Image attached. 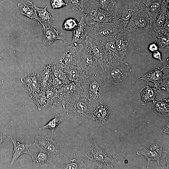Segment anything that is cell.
Returning <instances> with one entry per match:
<instances>
[{"label": "cell", "instance_id": "6da1fadb", "mask_svg": "<svg viewBox=\"0 0 169 169\" xmlns=\"http://www.w3.org/2000/svg\"><path fill=\"white\" fill-rule=\"evenodd\" d=\"M82 156L94 161L98 169H117L122 165L120 158L100 147L94 138L86 142Z\"/></svg>", "mask_w": 169, "mask_h": 169}, {"label": "cell", "instance_id": "7a4b0ae2", "mask_svg": "<svg viewBox=\"0 0 169 169\" xmlns=\"http://www.w3.org/2000/svg\"><path fill=\"white\" fill-rule=\"evenodd\" d=\"M85 74L81 85L83 95L95 109L98 105L103 104L106 84L99 69Z\"/></svg>", "mask_w": 169, "mask_h": 169}, {"label": "cell", "instance_id": "3957f363", "mask_svg": "<svg viewBox=\"0 0 169 169\" xmlns=\"http://www.w3.org/2000/svg\"><path fill=\"white\" fill-rule=\"evenodd\" d=\"M62 106L66 111L65 116L74 120H87L91 118L94 109L90 102L80 94L62 100Z\"/></svg>", "mask_w": 169, "mask_h": 169}, {"label": "cell", "instance_id": "277c9868", "mask_svg": "<svg viewBox=\"0 0 169 169\" xmlns=\"http://www.w3.org/2000/svg\"><path fill=\"white\" fill-rule=\"evenodd\" d=\"M106 84L115 85L122 83L132 72L128 64L123 61L110 66L104 64L100 69Z\"/></svg>", "mask_w": 169, "mask_h": 169}, {"label": "cell", "instance_id": "5b68a950", "mask_svg": "<svg viewBox=\"0 0 169 169\" xmlns=\"http://www.w3.org/2000/svg\"><path fill=\"white\" fill-rule=\"evenodd\" d=\"M169 63L165 61L161 62L147 73L140 75L139 79L147 83L151 82L153 83L154 87L161 90H166L169 93V73L166 75L163 72L165 69H169Z\"/></svg>", "mask_w": 169, "mask_h": 169}, {"label": "cell", "instance_id": "8992f818", "mask_svg": "<svg viewBox=\"0 0 169 169\" xmlns=\"http://www.w3.org/2000/svg\"><path fill=\"white\" fill-rule=\"evenodd\" d=\"M85 14V20L91 30L97 26L113 21L114 14L101 9L97 1L92 2Z\"/></svg>", "mask_w": 169, "mask_h": 169}, {"label": "cell", "instance_id": "52a82bcc", "mask_svg": "<svg viewBox=\"0 0 169 169\" xmlns=\"http://www.w3.org/2000/svg\"><path fill=\"white\" fill-rule=\"evenodd\" d=\"M125 30L138 34L142 32L151 34L150 20L143 6L139 7L132 14Z\"/></svg>", "mask_w": 169, "mask_h": 169}, {"label": "cell", "instance_id": "ba28073f", "mask_svg": "<svg viewBox=\"0 0 169 169\" xmlns=\"http://www.w3.org/2000/svg\"><path fill=\"white\" fill-rule=\"evenodd\" d=\"M139 7L132 2L118 0L115 3L113 21L119 26L122 30H125L132 14Z\"/></svg>", "mask_w": 169, "mask_h": 169}, {"label": "cell", "instance_id": "9c48e42d", "mask_svg": "<svg viewBox=\"0 0 169 169\" xmlns=\"http://www.w3.org/2000/svg\"><path fill=\"white\" fill-rule=\"evenodd\" d=\"M85 43L84 45L80 43L76 47L77 50L76 66L87 73L99 68L90 47Z\"/></svg>", "mask_w": 169, "mask_h": 169}, {"label": "cell", "instance_id": "30bf717a", "mask_svg": "<svg viewBox=\"0 0 169 169\" xmlns=\"http://www.w3.org/2000/svg\"><path fill=\"white\" fill-rule=\"evenodd\" d=\"M138 34L121 31L115 36V44L118 55L122 60L132 48Z\"/></svg>", "mask_w": 169, "mask_h": 169}, {"label": "cell", "instance_id": "8fae6325", "mask_svg": "<svg viewBox=\"0 0 169 169\" xmlns=\"http://www.w3.org/2000/svg\"><path fill=\"white\" fill-rule=\"evenodd\" d=\"M163 145L160 140L151 141L141 147L137 152L138 155H143L147 160V167L148 168L150 162L151 160L156 161L160 167V158L163 152Z\"/></svg>", "mask_w": 169, "mask_h": 169}, {"label": "cell", "instance_id": "7c38bea8", "mask_svg": "<svg viewBox=\"0 0 169 169\" xmlns=\"http://www.w3.org/2000/svg\"><path fill=\"white\" fill-rule=\"evenodd\" d=\"M77 54L76 47L67 45L58 54L53 63L62 68L76 66Z\"/></svg>", "mask_w": 169, "mask_h": 169}, {"label": "cell", "instance_id": "4fadbf2b", "mask_svg": "<svg viewBox=\"0 0 169 169\" xmlns=\"http://www.w3.org/2000/svg\"><path fill=\"white\" fill-rule=\"evenodd\" d=\"M95 38L103 41L115 36L122 30L114 21L99 24L93 29Z\"/></svg>", "mask_w": 169, "mask_h": 169}, {"label": "cell", "instance_id": "5bb4252c", "mask_svg": "<svg viewBox=\"0 0 169 169\" xmlns=\"http://www.w3.org/2000/svg\"><path fill=\"white\" fill-rule=\"evenodd\" d=\"M115 36L101 41L105 54V64L110 66L123 61L120 58L116 49Z\"/></svg>", "mask_w": 169, "mask_h": 169}, {"label": "cell", "instance_id": "9a60e30c", "mask_svg": "<svg viewBox=\"0 0 169 169\" xmlns=\"http://www.w3.org/2000/svg\"><path fill=\"white\" fill-rule=\"evenodd\" d=\"M33 145L40 151L47 152L51 156H58L60 154L59 143L53 140V138H47L37 136Z\"/></svg>", "mask_w": 169, "mask_h": 169}, {"label": "cell", "instance_id": "2e32d148", "mask_svg": "<svg viewBox=\"0 0 169 169\" xmlns=\"http://www.w3.org/2000/svg\"><path fill=\"white\" fill-rule=\"evenodd\" d=\"M84 41L90 47L100 70L103 65L105 64L102 42L88 36L86 37Z\"/></svg>", "mask_w": 169, "mask_h": 169}, {"label": "cell", "instance_id": "e0dca14e", "mask_svg": "<svg viewBox=\"0 0 169 169\" xmlns=\"http://www.w3.org/2000/svg\"><path fill=\"white\" fill-rule=\"evenodd\" d=\"M91 30L85 22V14H81L78 26L73 31V38L70 44H73L74 46H77L85 40Z\"/></svg>", "mask_w": 169, "mask_h": 169}, {"label": "cell", "instance_id": "ac0fdd59", "mask_svg": "<svg viewBox=\"0 0 169 169\" xmlns=\"http://www.w3.org/2000/svg\"><path fill=\"white\" fill-rule=\"evenodd\" d=\"M63 68L66 74L69 84L81 86L86 75L85 72L77 66Z\"/></svg>", "mask_w": 169, "mask_h": 169}, {"label": "cell", "instance_id": "d6986e66", "mask_svg": "<svg viewBox=\"0 0 169 169\" xmlns=\"http://www.w3.org/2000/svg\"><path fill=\"white\" fill-rule=\"evenodd\" d=\"M43 42L46 45H50L55 41L57 40H62L65 44L69 43L71 41H68L64 39L59 35V30L56 29L53 25L43 26Z\"/></svg>", "mask_w": 169, "mask_h": 169}, {"label": "cell", "instance_id": "ffe728a7", "mask_svg": "<svg viewBox=\"0 0 169 169\" xmlns=\"http://www.w3.org/2000/svg\"><path fill=\"white\" fill-rule=\"evenodd\" d=\"M169 0H147L145 8L151 23L154 21L163 6L169 3Z\"/></svg>", "mask_w": 169, "mask_h": 169}, {"label": "cell", "instance_id": "44dd1931", "mask_svg": "<svg viewBox=\"0 0 169 169\" xmlns=\"http://www.w3.org/2000/svg\"><path fill=\"white\" fill-rule=\"evenodd\" d=\"M21 82L24 84L29 93H38L42 91L40 83L37 72L21 77Z\"/></svg>", "mask_w": 169, "mask_h": 169}, {"label": "cell", "instance_id": "7402d4cb", "mask_svg": "<svg viewBox=\"0 0 169 169\" xmlns=\"http://www.w3.org/2000/svg\"><path fill=\"white\" fill-rule=\"evenodd\" d=\"M53 63L46 64L37 72L43 91L45 92L46 89L51 83L53 76Z\"/></svg>", "mask_w": 169, "mask_h": 169}, {"label": "cell", "instance_id": "603a6c76", "mask_svg": "<svg viewBox=\"0 0 169 169\" xmlns=\"http://www.w3.org/2000/svg\"><path fill=\"white\" fill-rule=\"evenodd\" d=\"M28 154L31 156L33 165L35 168H38L44 164L48 163L55 169L59 168L54 163L51 156L47 152L41 151L37 153L29 151Z\"/></svg>", "mask_w": 169, "mask_h": 169}, {"label": "cell", "instance_id": "cb8c5ba5", "mask_svg": "<svg viewBox=\"0 0 169 169\" xmlns=\"http://www.w3.org/2000/svg\"><path fill=\"white\" fill-rule=\"evenodd\" d=\"M110 113V108L102 104L98 105L95 108L92 112L91 116L94 121L105 124Z\"/></svg>", "mask_w": 169, "mask_h": 169}, {"label": "cell", "instance_id": "d4e9b609", "mask_svg": "<svg viewBox=\"0 0 169 169\" xmlns=\"http://www.w3.org/2000/svg\"><path fill=\"white\" fill-rule=\"evenodd\" d=\"M152 39L158 47V50L161 54H164L169 49V33L156 32L151 34Z\"/></svg>", "mask_w": 169, "mask_h": 169}, {"label": "cell", "instance_id": "484cf974", "mask_svg": "<svg viewBox=\"0 0 169 169\" xmlns=\"http://www.w3.org/2000/svg\"><path fill=\"white\" fill-rule=\"evenodd\" d=\"M29 3L35 9L38 18V22L40 23L43 27L53 25V21L54 18L47 10V8L50 3V2L44 8L38 7L33 4V2Z\"/></svg>", "mask_w": 169, "mask_h": 169}, {"label": "cell", "instance_id": "4316f807", "mask_svg": "<svg viewBox=\"0 0 169 169\" xmlns=\"http://www.w3.org/2000/svg\"><path fill=\"white\" fill-rule=\"evenodd\" d=\"M10 141L12 142L13 146V156L10 163V165L12 166L21 155L25 153L28 154L30 151L29 148L33 145V144L21 143L15 141L12 136Z\"/></svg>", "mask_w": 169, "mask_h": 169}, {"label": "cell", "instance_id": "83f0119b", "mask_svg": "<svg viewBox=\"0 0 169 169\" xmlns=\"http://www.w3.org/2000/svg\"><path fill=\"white\" fill-rule=\"evenodd\" d=\"M169 100L168 99H163L158 98L153 101L151 105L152 111L161 116H168L169 115Z\"/></svg>", "mask_w": 169, "mask_h": 169}, {"label": "cell", "instance_id": "f1b7e54d", "mask_svg": "<svg viewBox=\"0 0 169 169\" xmlns=\"http://www.w3.org/2000/svg\"><path fill=\"white\" fill-rule=\"evenodd\" d=\"M145 86L140 91L141 95V102L143 105L148 103L155 100L156 97L161 92V90L155 87H152L148 85Z\"/></svg>", "mask_w": 169, "mask_h": 169}, {"label": "cell", "instance_id": "f546056e", "mask_svg": "<svg viewBox=\"0 0 169 169\" xmlns=\"http://www.w3.org/2000/svg\"><path fill=\"white\" fill-rule=\"evenodd\" d=\"M45 92L42 91L38 93H29V99L37 105L39 111L42 108L47 107L48 100Z\"/></svg>", "mask_w": 169, "mask_h": 169}, {"label": "cell", "instance_id": "4dcf8cb0", "mask_svg": "<svg viewBox=\"0 0 169 169\" xmlns=\"http://www.w3.org/2000/svg\"><path fill=\"white\" fill-rule=\"evenodd\" d=\"M17 6L19 8V14L38 22V18L36 10L33 6L20 3H18Z\"/></svg>", "mask_w": 169, "mask_h": 169}, {"label": "cell", "instance_id": "1f68e13d", "mask_svg": "<svg viewBox=\"0 0 169 169\" xmlns=\"http://www.w3.org/2000/svg\"><path fill=\"white\" fill-rule=\"evenodd\" d=\"M66 118L65 116L61 117L58 113H56L53 119L50 120L45 125L40 127L39 129L41 130L48 129L51 130L52 131L51 137L53 138V135L55 130L58 126Z\"/></svg>", "mask_w": 169, "mask_h": 169}, {"label": "cell", "instance_id": "d6a6232c", "mask_svg": "<svg viewBox=\"0 0 169 169\" xmlns=\"http://www.w3.org/2000/svg\"><path fill=\"white\" fill-rule=\"evenodd\" d=\"M62 169H86L85 164L80 159H70L65 162L59 168Z\"/></svg>", "mask_w": 169, "mask_h": 169}, {"label": "cell", "instance_id": "836d02e7", "mask_svg": "<svg viewBox=\"0 0 169 169\" xmlns=\"http://www.w3.org/2000/svg\"><path fill=\"white\" fill-rule=\"evenodd\" d=\"M66 4V9L71 8L81 12L84 11L83 0H64Z\"/></svg>", "mask_w": 169, "mask_h": 169}, {"label": "cell", "instance_id": "e575fe53", "mask_svg": "<svg viewBox=\"0 0 169 169\" xmlns=\"http://www.w3.org/2000/svg\"><path fill=\"white\" fill-rule=\"evenodd\" d=\"M100 7L102 9L114 14L115 2L114 0H97Z\"/></svg>", "mask_w": 169, "mask_h": 169}, {"label": "cell", "instance_id": "d590c367", "mask_svg": "<svg viewBox=\"0 0 169 169\" xmlns=\"http://www.w3.org/2000/svg\"><path fill=\"white\" fill-rule=\"evenodd\" d=\"M78 23L74 18H70L66 19L63 24V29L67 31H73L78 26Z\"/></svg>", "mask_w": 169, "mask_h": 169}, {"label": "cell", "instance_id": "8d00e7d4", "mask_svg": "<svg viewBox=\"0 0 169 169\" xmlns=\"http://www.w3.org/2000/svg\"><path fill=\"white\" fill-rule=\"evenodd\" d=\"M50 3L53 9H59L63 8H65L66 4L64 0H50Z\"/></svg>", "mask_w": 169, "mask_h": 169}, {"label": "cell", "instance_id": "74e56055", "mask_svg": "<svg viewBox=\"0 0 169 169\" xmlns=\"http://www.w3.org/2000/svg\"><path fill=\"white\" fill-rule=\"evenodd\" d=\"M12 136L0 132V149L7 142L10 141Z\"/></svg>", "mask_w": 169, "mask_h": 169}, {"label": "cell", "instance_id": "f35d334b", "mask_svg": "<svg viewBox=\"0 0 169 169\" xmlns=\"http://www.w3.org/2000/svg\"><path fill=\"white\" fill-rule=\"evenodd\" d=\"M161 52L158 50L156 51L153 52L152 54L153 58L155 59L159 60L161 62H163L161 59Z\"/></svg>", "mask_w": 169, "mask_h": 169}, {"label": "cell", "instance_id": "ab89813d", "mask_svg": "<svg viewBox=\"0 0 169 169\" xmlns=\"http://www.w3.org/2000/svg\"><path fill=\"white\" fill-rule=\"evenodd\" d=\"M148 49L150 51L153 52L158 50V47L155 43L151 44L149 45L148 47Z\"/></svg>", "mask_w": 169, "mask_h": 169}, {"label": "cell", "instance_id": "60d3db41", "mask_svg": "<svg viewBox=\"0 0 169 169\" xmlns=\"http://www.w3.org/2000/svg\"><path fill=\"white\" fill-rule=\"evenodd\" d=\"M147 0H132V3L138 6H143Z\"/></svg>", "mask_w": 169, "mask_h": 169}, {"label": "cell", "instance_id": "b9f144b4", "mask_svg": "<svg viewBox=\"0 0 169 169\" xmlns=\"http://www.w3.org/2000/svg\"><path fill=\"white\" fill-rule=\"evenodd\" d=\"M164 132L165 133L168 134L169 133V125L168 123L163 128Z\"/></svg>", "mask_w": 169, "mask_h": 169}, {"label": "cell", "instance_id": "7bdbcfd3", "mask_svg": "<svg viewBox=\"0 0 169 169\" xmlns=\"http://www.w3.org/2000/svg\"><path fill=\"white\" fill-rule=\"evenodd\" d=\"M97 0H83V2L84 4L86 3L87 2H93Z\"/></svg>", "mask_w": 169, "mask_h": 169}, {"label": "cell", "instance_id": "ee69618b", "mask_svg": "<svg viewBox=\"0 0 169 169\" xmlns=\"http://www.w3.org/2000/svg\"><path fill=\"white\" fill-rule=\"evenodd\" d=\"M22 0L25 1L28 3H30V2H33V1L34 0Z\"/></svg>", "mask_w": 169, "mask_h": 169}, {"label": "cell", "instance_id": "f6af8a7d", "mask_svg": "<svg viewBox=\"0 0 169 169\" xmlns=\"http://www.w3.org/2000/svg\"><path fill=\"white\" fill-rule=\"evenodd\" d=\"M1 56H0V63L1 62Z\"/></svg>", "mask_w": 169, "mask_h": 169}]
</instances>
